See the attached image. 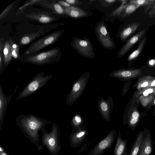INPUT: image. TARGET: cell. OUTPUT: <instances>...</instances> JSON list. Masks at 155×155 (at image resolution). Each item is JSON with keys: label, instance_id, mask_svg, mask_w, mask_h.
<instances>
[{"label": "cell", "instance_id": "cell-1", "mask_svg": "<svg viewBox=\"0 0 155 155\" xmlns=\"http://www.w3.org/2000/svg\"><path fill=\"white\" fill-rule=\"evenodd\" d=\"M17 125L25 136L27 137L39 150L43 145L39 144V132L51 121L32 114L20 115L16 119Z\"/></svg>", "mask_w": 155, "mask_h": 155}, {"label": "cell", "instance_id": "cell-2", "mask_svg": "<svg viewBox=\"0 0 155 155\" xmlns=\"http://www.w3.org/2000/svg\"><path fill=\"white\" fill-rule=\"evenodd\" d=\"M51 131L48 133L45 129L41 131L42 134V141L43 146L48 149L50 155H57L60 151L61 147L59 144L60 132L59 126L52 122Z\"/></svg>", "mask_w": 155, "mask_h": 155}, {"label": "cell", "instance_id": "cell-3", "mask_svg": "<svg viewBox=\"0 0 155 155\" xmlns=\"http://www.w3.org/2000/svg\"><path fill=\"white\" fill-rule=\"evenodd\" d=\"M61 54L60 48L57 47L34 55L25 57L20 61L35 64H51L59 61Z\"/></svg>", "mask_w": 155, "mask_h": 155}, {"label": "cell", "instance_id": "cell-4", "mask_svg": "<svg viewBox=\"0 0 155 155\" xmlns=\"http://www.w3.org/2000/svg\"><path fill=\"white\" fill-rule=\"evenodd\" d=\"M44 75L45 73L42 72L36 74L20 93L15 100L22 99L34 93L45 85L53 76L52 74Z\"/></svg>", "mask_w": 155, "mask_h": 155}, {"label": "cell", "instance_id": "cell-5", "mask_svg": "<svg viewBox=\"0 0 155 155\" xmlns=\"http://www.w3.org/2000/svg\"><path fill=\"white\" fill-rule=\"evenodd\" d=\"M64 31L62 30L51 33L34 42L24 52L25 56L35 53L55 42Z\"/></svg>", "mask_w": 155, "mask_h": 155}, {"label": "cell", "instance_id": "cell-6", "mask_svg": "<svg viewBox=\"0 0 155 155\" xmlns=\"http://www.w3.org/2000/svg\"><path fill=\"white\" fill-rule=\"evenodd\" d=\"M90 77V72L82 74L73 84L70 92L67 95L66 103L73 104L82 95L84 91Z\"/></svg>", "mask_w": 155, "mask_h": 155}, {"label": "cell", "instance_id": "cell-7", "mask_svg": "<svg viewBox=\"0 0 155 155\" xmlns=\"http://www.w3.org/2000/svg\"><path fill=\"white\" fill-rule=\"evenodd\" d=\"M71 42V46L81 55L87 58H94L95 56L93 45L87 37L83 39L74 37Z\"/></svg>", "mask_w": 155, "mask_h": 155}, {"label": "cell", "instance_id": "cell-8", "mask_svg": "<svg viewBox=\"0 0 155 155\" xmlns=\"http://www.w3.org/2000/svg\"><path fill=\"white\" fill-rule=\"evenodd\" d=\"M95 31L99 42L104 48L111 49L115 47V44L111 38L103 22H100L96 24Z\"/></svg>", "mask_w": 155, "mask_h": 155}, {"label": "cell", "instance_id": "cell-9", "mask_svg": "<svg viewBox=\"0 0 155 155\" xmlns=\"http://www.w3.org/2000/svg\"><path fill=\"white\" fill-rule=\"evenodd\" d=\"M116 137V130H111L107 136L94 146L87 155H102L105 150L112 147Z\"/></svg>", "mask_w": 155, "mask_h": 155}, {"label": "cell", "instance_id": "cell-10", "mask_svg": "<svg viewBox=\"0 0 155 155\" xmlns=\"http://www.w3.org/2000/svg\"><path fill=\"white\" fill-rule=\"evenodd\" d=\"M87 133L86 127L83 125L78 130H73L69 137L71 146L74 148L79 147L86 139Z\"/></svg>", "mask_w": 155, "mask_h": 155}, {"label": "cell", "instance_id": "cell-11", "mask_svg": "<svg viewBox=\"0 0 155 155\" xmlns=\"http://www.w3.org/2000/svg\"><path fill=\"white\" fill-rule=\"evenodd\" d=\"M98 109L102 118L105 120L110 121L111 114L113 112V109L112 97L109 96L107 100L102 98H99Z\"/></svg>", "mask_w": 155, "mask_h": 155}, {"label": "cell", "instance_id": "cell-12", "mask_svg": "<svg viewBox=\"0 0 155 155\" xmlns=\"http://www.w3.org/2000/svg\"><path fill=\"white\" fill-rule=\"evenodd\" d=\"M141 74V71L139 69L126 70L120 69L112 71L110 75L111 77L123 81L134 78Z\"/></svg>", "mask_w": 155, "mask_h": 155}, {"label": "cell", "instance_id": "cell-13", "mask_svg": "<svg viewBox=\"0 0 155 155\" xmlns=\"http://www.w3.org/2000/svg\"><path fill=\"white\" fill-rule=\"evenodd\" d=\"M26 18L42 23H48L57 21L58 17L48 12H39L25 15Z\"/></svg>", "mask_w": 155, "mask_h": 155}, {"label": "cell", "instance_id": "cell-14", "mask_svg": "<svg viewBox=\"0 0 155 155\" xmlns=\"http://www.w3.org/2000/svg\"><path fill=\"white\" fill-rule=\"evenodd\" d=\"M18 86H17L14 92L11 95L6 96L3 89L0 84V130L3 123V120L7 107L12 97L17 91Z\"/></svg>", "mask_w": 155, "mask_h": 155}, {"label": "cell", "instance_id": "cell-15", "mask_svg": "<svg viewBox=\"0 0 155 155\" xmlns=\"http://www.w3.org/2000/svg\"><path fill=\"white\" fill-rule=\"evenodd\" d=\"M143 133V139L137 155H152L153 147L150 134L145 130Z\"/></svg>", "mask_w": 155, "mask_h": 155}, {"label": "cell", "instance_id": "cell-16", "mask_svg": "<svg viewBox=\"0 0 155 155\" xmlns=\"http://www.w3.org/2000/svg\"><path fill=\"white\" fill-rule=\"evenodd\" d=\"M145 29L143 30L130 38L121 48L117 54L118 57L125 55L131 48L143 36Z\"/></svg>", "mask_w": 155, "mask_h": 155}, {"label": "cell", "instance_id": "cell-17", "mask_svg": "<svg viewBox=\"0 0 155 155\" xmlns=\"http://www.w3.org/2000/svg\"><path fill=\"white\" fill-rule=\"evenodd\" d=\"M127 138L125 140L122 139L121 131L118 130L113 155H127Z\"/></svg>", "mask_w": 155, "mask_h": 155}, {"label": "cell", "instance_id": "cell-18", "mask_svg": "<svg viewBox=\"0 0 155 155\" xmlns=\"http://www.w3.org/2000/svg\"><path fill=\"white\" fill-rule=\"evenodd\" d=\"M65 15L75 18L86 16L88 14L83 9L74 6H71L68 7H64Z\"/></svg>", "mask_w": 155, "mask_h": 155}, {"label": "cell", "instance_id": "cell-19", "mask_svg": "<svg viewBox=\"0 0 155 155\" xmlns=\"http://www.w3.org/2000/svg\"><path fill=\"white\" fill-rule=\"evenodd\" d=\"M143 133L140 131L131 146L127 155H137L143 139Z\"/></svg>", "mask_w": 155, "mask_h": 155}, {"label": "cell", "instance_id": "cell-20", "mask_svg": "<svg viewBox=\"0 0 155 155\" xmlns=\"http://www.w3.org/2000/svg\"><path fill=\"white\" fill-rule=\"evenodd\" d=\"M43 31L40 30L37 32H31L26 34L21 38L19 44L21 46H24L28 44L35 39L38 38L43 34Z\"/></svg>", "mask_w": 155, "mask_h": 155}, {"label": "cell", "instance_id": "cell-21", "mask_svg": "<svg viewBox=\"0 0 155 155\" xmlns=\"http://www.w3.org/2000/svg\"><path fill=\"white\" fill-rule=\"evenodd\" d=\"M139 23H134L128 25L121 32L120 37L122 41H124L134 33L139 28Z\"/></svg>", "mask_w": 155, "mask_h": 155}, {"label": "cell", "instance_id": "cell-22", "mask_svg": "<svg viewBox=\"0 0 155 155\" xmlns=\"http://www.w3.org/2000/svg\"><path fill=\"white\" fill-rule=\"evenodd\" d=\"M4 64L5 71L12 59V56L10 49L9 40L5 41L3 51Z\"/></svg>", "mask_w": 155, "mask_h": 155}, {"label": "cell", "instance_id": "cell-23", "mask_svg": "<svg viewBox=\"0 0 155 155\" xmlns=\"http://www.w3.org/2000/svg\"><path fill=\"white\" fill-rule=\"evenodd\" d=\"M129 3L135 5L137 8L144 7V12L147 13L155 3V0H135L130 1Z\"/></svg>", "mask_w": 155, "mask_h": 155}, {"label": "cell", "instance_id": "cell-24", "mask_svg": "<svg viewBox=\"0 0 155 155\" xmlns=\"http://www.w3.org/2000/svg\"><path fill=\"white\" fill-rule=\"evenodd\" d=\"M140 117V114L137 110L135 109L131 112L129 116L127 117V120L125 124H127L130 129L133 131L137 126Z\"/></svg>", "mask_w": 155, "mask_h": 155}, {"label": "cell", "instance_id": "cell-25", "mask_svg": "<svg viewBox=\"0 0 155 155\" xmlns=\"http://www.w3.org/2000/svg\"><path fill=\"white\" fill-rule=\"evenodd\" d=\"M155 78L151 76H146L140 78L137 84V90L139 91L147 87L151 82Z\"/></svg>", "mask_w": 155, "mask_h": 155}, {"label": "cell", "instance_id": "cell-26", "mask_svg": "<svg viewBox=\"0 0 155 155\" xmlns=\"http://www.w3.org/2000/svg\"><path fill=\"white\" fill-rule=\"evenodd\" d=\"M147 37H145L140 42L136 49L133 51L128 56V61H130L136 58L142 51L146 41Z\"/></svg>", "mask_w": 155, "mask_h": 155}, {"label": "cell", "instance_id": "cell-27", "mask_svg": "<svg viewBox=\"0 0 155 155\" xmlns=\"http://www.w3.org/2000/svg\"><path fill=\"white\" fill-rule=\"evenodd\" d=\"M83 120L79 114L75 115L72 118L71 124L73 130L79 129L83 125Z\"/></svg>", "mask_w": 155, "mask_h": 155}, {"label": "cell", "instance_id": "cell-28", "mask_svg": "<svg viewBox=\"0 0 155 155\" xmlns=\"http://www.w3.org/2000/svg\"><path fill=\"white\" fill-rule=\"evenodd\" d=\"M10 49L12 57L15 59H19V48L18 45L16 43H14L12 39H9Z\"/></svg>", "mask_w": 155, "mask_h": 155}, {"label": "cell", "instance_id": "cell-29", "mask_svg": "<svg viewBox=\"0 0 155 155\" xmlns=\"http://www.w3.org/2000/svg\"><path fill=\"white\" fill-rule=\"evenodd\" d=\"M138 8L134 4L129 3L124 10L121 15H123L124 17H127L134 12Z\"/></svg>", "mask_w": 155, "mask_h": 155}, {"label": "cell", "instance_id": "cell-30", "mask_svg": "<svg viewBox=\"0 0 155 155\" xmlns=\"http://www.w3.org/2000/svg\"><path fill=\"white\" fill-rule=\"evenodd\" d=\"M122 4L121 5L113 11L112 13L110 14V16H119L121 15L127 5V2L126 0H121Z\"/></svg>", "mask_w": 155, "mask_h": 155}, {"label": "cell", "instance_id": "cell-31", "mask_svg": "<svg viewBox=\"0 0 155 155\" xmlns=\"http://www.w3.org/2000/svg\"><path fill=\"white\" fill-rule=\"evenodd\" d=\"M51 8L58 14L59 15H65L64 7L58 3H54L51 5Z\"/></svg>", "mask_w": 155, "mask_h": 155}, {"label": "cell", "instance_id": "cell-32", "mask_svg": "<svg viewBox=\"0 0 155 155\" xmlns=\"http://www.w3.org/2000/svg\"><path fill=\"white\" fill-rule=\"evenodd\" d=\"M15 3V2H14L11 4L2 12L0 15V20L5 17L8 14L13 8Z\"/></svg>", "mask_w": 155, "mask_h": 155}, {"label": "cell", "instance_id": "cell-33", "mask_svg": "<svg viewBox=\"0 0 155 155\" xmlns=\"http://www.w3.org/2000/svg\"><path fill=\"white\" fill-rule=\"evenodd\" d=\"M155 87L146 89L142 91L139 94V96L141 95L142 96L146 97L148 96L149 94L155 93Z\"/></svg>", "mask_w": 155, "mask_h": 155}, {"label": "cell", "instance_id": "cell-34", "mask_svg": "<svg viewBox=\"0 0 155 155\" xmlns=\"http://www.w3.org/2000/svg\"><path fill=\"white\" fill-rule=\"evenodd\" d=\"M155 87V78L152 80L150 83L149 84V85L146 87L141 90V91L136 92V93L134 94V96L136 97H139V94L143 91L150 88L153 87Z\"/></svg>", "mask_w": 155, "mask_h": 155}, {"label": "cell", "instance_id": "cell-35", "mask_svg": "<svg viewBox=\"0 0 155 155\" xmlns=\"http://www.w3.org/2000/svg\"><path fill=\"white\" fill-rule=\"evenodd\" d=\"M41 0H31L28 1L26 2L19 9L22 10L24 9L26 7L31 5L41 2Z\"/></svg>", "mask_w": 155, "mask_h": 155}, {"label": "cell", "instance_id": "cell-36", "mask_svg": "<svg viewBox=\"0 0 155 155\" xmlns=\"http://www.w3.org/2000/svg\"><path fill=\"white\" fill-rule=\"evenodd\" d=\"M150 17H155V3L148 12Z\"/></svg>", "mask_w": 155, "mask_h": 155}, {"label": "cell", "instance_id": "cell-37", "mask_svg": "<svg viewBox=\"0 0 155 155\" xmlns=\"http://www.w3.org/2000/svg\"><path fill=\"white\" fill-rule=\"evenodd\" d=\"M68 3L70 5H79L81 3V2L78 0H65L64 1Z\"/></svg>", "mask_w": 155, "mask_h": 155}, {"label": "cell", "instance_id": "cell-38", "mask_svg": "<svg viewBox=\"0 0 155 155\" xmlns=\"http://www.w3.org/2000/svg\"><path fill=\"white\" fill-rule=\"evenodd\" d=\"M58 3L63 6L65 8H67L71 6V5L64 1H59L58 2Z\"/></svg>", "mask_w": 155, "mask_h": 155}, {"label": "cell", "instance_id": "cell-39", "mask_svg": "<svg viewBox=\"0 0 155 155\" xmlns=\"http://www.w3.org/2000/svg\"><path fill=\"white\" fill-rule=\"evenodd\" d=\"M4 43V38H1L0 40V53H3Z\"/></svg>", "mask_w": 155, "mask_h": 155}, {"label": "cell", "instance_id": "cell-40", "mask_svg": "<svg viewBox=\"0 0 155 155\" xmlns=\"http://www.w3.org/2000/svg\"><path fill=\"white\" fill-rule=\"evenodd\" d=\"M148 65L152 67H155V59H152L150 60L148 62Z\"/></svg>", "mask_w": 155, "mask_h": 155}, {"label": "cell", "instance_id": "cell-41", "mask_svg": "<svg viewBox=\"0 0 155 155\" xmlns=\"http://www.w3.org/2000/svg\"><path fill=\"white\" fill-rule=\"evenodd\" d=\"M0 155H9L1 145L0 146Z\"/></svg>", "mask_w": 155, "mask_h": 155}, {"label": "cell", "instance_id": "cell-42", "mask_svg": "<svg viewBox=\"0 0 155 155\" xmlns=\"http://www.w3.org/2000/svg\"><path fill=\"white\" fill-rule=\"evenodd\" d=\"M116 0H105V1L109 4L113 3L115 2Z\"/></svg>", "mask_w": 155, "mask_h": 155}, {"label": "cell", "instance_id": "cell-43", "mask_svg": "<svg viewBox=\"0 0 155 155\" xmlns=\"http://www.w3.org/2000/svg\"><path fill=\"white\" fill-rule=\"evenodd\" d=\"M152 104L153 105H155V98H154L153 100L152 101Z\"/></svg>", "mask_w": 155, "mask_h": 155}, {"label": "cell", "instance_id": "cell-44", "mask_svg": "<svg viewBox=\"0 0 155 155\" xmlns=\"http://www.w3.org/2000/svg\"><path fill=\"white\" fill-rule=\"evenodd\" d=\"M154 115H155V110L154 112Z\"/></svg>", "mask_w": 155, "mask_h": 155}, {"label": "cell", "instance_id": "cell-45", "mask_svg": "<svg viewBox=\"0 0 155 155\" xmlns=\"http://www.w3.org/2000/svg\"><path fill=\"white\" fill-rule=\"evenodd\" d=\"M49 155H50V154Z\"/></svg>", "mask_w": 155, "mask_h": 155}, {"label": "cell", "instance_id": "cell-46", "mask_svg": "<svg viewBox=\"0 0 155 155\" xmlns=\"http://www.w3.org/2000/svg\"></svg>", "mask_w": 155, "mask_h": 155}, {"label": "cell", "instance_id": "cell-47", "mask_svg": "<svg viewBox=\"0 0 155 155\" xmlns=\"http://www.w3.org/2000/svg\"></svg>", "mask_w": 155, "mask_h": 155}]
</instances>
